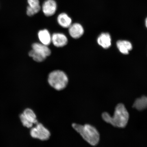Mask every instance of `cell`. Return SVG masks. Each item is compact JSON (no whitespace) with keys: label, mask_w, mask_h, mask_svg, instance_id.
I'll list each match as a JSON object with an SVG mask.
<instances>
[{"label":"cell","mask_w":147,"mask_h":147,"mask_svg":"<svg viewBox=\"0 0 147 147\" xmlns=\"http://www.w3.org/2000/svg\"><path fill=\"white\" fill-rule=\"evenodd\" d=\"M47 80L49 85L57 91L65 89L69 82L67 75L59 70L53 71L49 73Z\"/></svg>","instance_id":"3957f363"},{"label":"cell","mask_w":147,"mask_h":147,"mask_svg":"<svg viewBox=\"0 0 147 147\" xmlns=\"http://www.w3.org/2000/svg\"><path fill=\"white\" fill-rule=\"evenodd\" d=\"M117 46L120 52L124 54H128L132 49L131 43L128 41H119L117 42Z\"/></svg>","instance_id":"9a60e30c"},{"label":"cell","mask_w":147,"mask_h":147,"mask_svg":"<svg viewBox=\"0 0 147 147\" xmlns=\"http://www.w3.org/2000/svg\"><path fill=\"white\" fill-rule=\"evenodd\" d=\"M38 36L40 42L43 45L48 46L51 42V36L47 29L40 30L38 33Z\"/></svg>","instance_id":"30bf717a"},{"label":"cell","mask_w":147,"mask_h":147,"mask_svg":"<svg viewBox=\"0 0 147 147\" xmlns=\"http://www.w3.org/2000/svg\"><path fill=\"white\" fill-rule=\"evenodd\" d=\"M57 20L59 24L64 28H69L72 24V20L71 18L64 13L59 14Z\"/></svg>","instance_id":"8fae6325"},{"label":"cell","mask_w":147,"mask_h":147,"mask_svg":"<svg viewBox=\"0 0 147 147\" xmlns=\"http://www.w3.org/2000/svg\"><path fill=\"white\" fill-rule=\"evenodd\" d=\"M57 9V4L54 0H47L42 5V11L47 16L54 15Z\"/></svg>","instance_id":"8992f818"},{"label":"cell","mask_w":147,"mask_h":147,"mask_svg":"<svg viewBox=\"0 0 147 147\" xmlns=\"http://www.w3.org/2000/svg\"><path fill=\"white\" fill-rule=\"evenodd\" d=\"M132 107L135 108L138 111H142L147 108V96L143 95L140 98L136 99Z\"/></svg>","instance_id":"7c38bea8"},{"label":"cell","mask_w":147,"mask_h":147,"mask_svg":"<svg viewBox=\"0 0 147 147\" xmlns=\"http://www.w3.org/2000/svg\"><path fill=\"white\" fill-rule=\"evenodd\" d=\"M20 119H21L22 123L23 125L28 128H32L33 126L24 117L23 114V113L21 114L20 115Z\"/></svg>","instance_id":"2e32d148"},{"label":"cell","mask_w":147,"mask_h":147,"mask_svg":"<svg viewBox=\"0 0 147 147\" xmlns=\"http://www.w3.org/2000/svg\"><path fill=\"white\" fill-rule=\"evenodd\" d=\"M97 42L104 48L108 49L111 45V37L108 33H102L98 37Z\"/></svg>","instance_id":"4fadbf2b"},{"label":"cell","mask_w":147,"mask_h":147,"mask_svg":"<svg viewBox=\"0 0 147 147\" xmlns=\"http://www.w3.org/2000/svg\"><path fill=\"white\" fill-rule=\"evenodd\" d=\"M146 27L147 28V18H146Z\"/></svg>","instance_id":"e0dca14e"},{"label":"cell","mask_w":147,"mask_h":147,"mask_svg":"<svg viewBox=\"0 0 147 147\" xmlns=\"http://www.w3.org/2000/svg\"><path fill=\"white\" fill-rule=\"evenodd\" d=\"M101 116L105 122L115 127L124 128L127 124L129 114L124 105L119 103L115 107L113 117L107 112L103 113Z\"/></svg>","instance_id":"6da1fadb"},{"label":"cell","mask_w":147,"mask_h":147,"mask_svg":"<svg viewBox=\"0 0 147 147\" xmlns=\"http://www.w3.org/2000/svg\"><path fill=\"white\" fill-rule=\"evenodd\" d=\"M70 36L75 39H78L81 37L84 32L83 27L80 24L75 23L71 24L69 28Z\"/></svg>","instance_id":"ba28073f"},{"label":"cell","mask_w":147,"mask_h":147,"mask_svg":"<svg viewBox=\"0 0 147 147\" xmlns=\"http://www.w3.org/2000/svg\"><path fill=\"white\" fill-rule=\"evenodd\" d=\"M72 127L80 134L82 138L91 146H95L100 140V134L96 128L90 124H72Z\"/></svg>","instance_id":"7a4b0ae2"},{"label":"cell","mask_w":147,"mask_h":147,"mask_svg":"<svg viewBox=\"0 0 147 147\" xmlns=\"http://www.w3.org/2000/svg\"><path fill=\"white\" fill-rule=\"evenodd\" d=\"M29 5L27 7V14L30 16L37 13L41 10L39 0H28Z\"/></svg>","instance_id":"9c48e42d"},{"label":"cell","mask_w":147,"mask_h":147,"mask_svg":"<svg viewBox=\"0 0 147 147\" xmlns=\"http://www.w3.org/2000/svg\"><path fill=\"white\" fill-rule=\"evenodd\" d=\"M32 47V49L29 51V55L37 62L43 61L51 54V50L47 46L42 43L33 44Z\"/></svg>","instance_id":"277c9868"},{"label":"cell","mask_w":147,"mask_h":147,"mask_svg":"<svg viewBox=\"0 0 147 147\" xmlns=\"http://www.w3.org/2000/svg\"><path fill=\"white\" fill-rule=\"evenodd\" d=\"M51 42L55 47H62L67 45L68 39L65 35L62 33H55L51 36Z\"/></svg>","instance_id":"52a82bcc"},{"label":"cell","mask_w":147,"mask_h":147,"mask_svg":"<svg viewBox=\"0 0 147 147\" xmlns=\"http://www.w3.org/2000/svg\"><path fill=\"white\" fill-rule=\"evenodd\" d=\"M30 135L34 138L42 141H46L50 138L51 133L43 124L38 123L36 124V127L31 129Z\"/></svg>","instance_id":"5b68a950"},{"label":"cell","mask_w":147,"mask_h":147,"mask_svg":"<svg viewBox=\"0 0 147 147\" xmlns=\"http://www.w3.org/2000/svg\"><path fill=\"white\" fill-rule=\"evenodd\" d=\"M23 114L25 118L32 125L38 123L36 114L32 109L27 108L24 111Z\"/></svg>","instance_id":"5bb4252c"}]
</instances>
